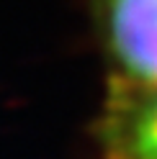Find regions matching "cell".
Instances as JSON below:
<instances>
[{"label":"cell","instance_id":"1","mask_svg":"<svg viewBox=\"0 0 157 159\" xmlns=\"http://www.w3.org/2000/svg\"><path fill=\"white\" fill-rule=\"evenodd\" d=\"M113 80L157 82V0H88Z\"/></svg>","mask_w":157,"mask_h":159},{"label":"cell","instance_id":"2","mask_svg":"<svg viewBox=\"0 0 157 159\" xmlns=\"http://www.w3.org/2000/svg\"><path fill=\"white\" fill-rule=\"evenodd\" d=\"M93 141L98 159H157V82L108 77Z\"/></svg>","mask_w":157,"mask_h":159}]
</instances>
